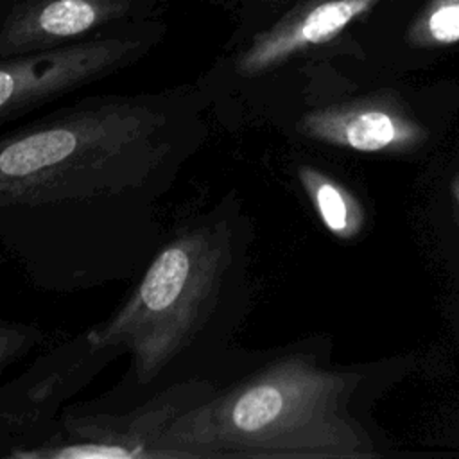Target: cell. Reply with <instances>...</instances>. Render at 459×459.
Here are the masks:
<instances>
[{
    "mask_svg": "<svg viewBox=\"0 0 459 459\" xmlns=\"http://www.w3.org/2000/svg\"><path fill=\"white\" fill-rule=\"evenodd\" d=\"M127 11L129 0H18L0 29V57L57 47Z\"/></svg>",
    "mask_w": 459,
    "mask_h": 459,
    "instance_id": "obj_6",
    "label": "cell"
},
{
    "mask_svg": "<svg viewBox=\"0 0 459 459\" xmlns=\"http://www.w3.org/2000/svg\"><path fill=\"white\" fill-rule=\"evenodd\" d=\"M142 50L131 38H95L5 57L0 63V117L27 109L93 82L127 65Z\"/></svg>",
    "mask_w": 459,
    "mask_h": 459,
    "instance_id": "obj_4",
    "label": "cell"
},
{
    "mask_svg": "<svg viewBox=\"0 0 459 459\" xmlns=\"http://www.w3.org/2000/svg\"><path fill=\"white\" fill-rule=\"evenodd\" d=\"M385 0H305L256 32L237 57V72L251 77L337 38L351 22Z\"/></svg>",
    "mask_w": 459,
    "mask_h": 459,
    "instance_id": "obj_5",
    "label": "cell"
},
{
    "mask_svg": "<svg viewBox=\"0 0 459 459\" xmlns=\"http://www.w3.org/2000/svg\"><path fill=\"white\" fill-rule=\"evenodd\" d=\"M237 237L228 217L178 233L151 262L129 301L90 339L127 350L140 384H149L197 344L235 271Z\"/></svg>",
    "mask_w": 459,
    "mask_h": 459,
    "instance_id": "obj_3",
    "label": "cell"
},
{
    "mask_svg": "<svg viewBox=\"0 0 459 459\" xmlns=\"http://www.w3.org/2000/svg\"><path fill=\"white\" fill-rule=\"evenodd\" d=\"M303 131L316 140L362 152L402 151L425 140V129L384 100H353L308 113Z\"/></svg>",
    "mask_w": 459,
    "mask_h": 459,
    "instance_id": "obj_7",
    "label": "cell"
},
{
    "mask_svg": "<svg viewBox=\"0 0 459 459\" xmlns=\"http://www.w3.org/2000/svg\"><path fill=\"white\" fill-rule=\"evenodd\" d=\"M450 190H452V195H454V199H455V203L459 206V174L454 178V181L450 185Z\"/></svg>",
    "mask_w": 459,
    "mask_h": 459,
    "instance_id": "obj_10",
    "label": "cell"
},
{
    "mask_svg": "<svg viewBox=\"0 0 459 459\" xmlns=\"http://www.w3.org/2000/svg\"><path fill=\"white\" fill-rule=\"evenodd\" d=\"M4 138L2 206H43L140 186L174 149L172 118L133 100L79 108Z\"/></svg>",
    "mask_w": 459,
    "mask_h": 459,
    "instance_id": "obj_2",
    "label": "cell"
},
{
    "mask_svg": "<svg viewBox=\"0 0 459 459\" xmlns=\"http://www.w3.org/2000/svg\"><path fill=\"white\" fill-rule=\"evenodd\" d=\"M350 380L307 355L265 364L212 400L179 412L160 457H362L346 414Z\"/></svg>",
    "mask_w": 459,
    "mask_h": 459,
    "instance_id": "obj_1",
    "label": "cell"
},
{
    "mask_svg": "<svg viewBox=\"0 0 459 459\" xmlns=\"http://www.w3.org/2000/svg\"><path fill=\"white\" fill-rule=\"evenodd\" d=\"M405 41L414 48L459 43V0H429L407 27Z\"/></svg>",
    "mask_w": 459,
    "mask_h": 459,
    "instance_id": "obj_9",
    "label": "cell"
},
{
    "mask_svg": "<svg viewBox=\"0 0 459 459\" xmlns=\"http://www.w3.org/2000/svg\"><path fill=\"white\" fill-rule=\"evenodd\" d=\"M299 178L321 221L333 235L351 238L360 231L364 212L359 201L342 185L310 167H303Z\"/></svg>",
    "mask_w": 459,
    "mask_h": 459,
    "instance_id": "obj_8",
    "label": "cell"
}]
</instances>
